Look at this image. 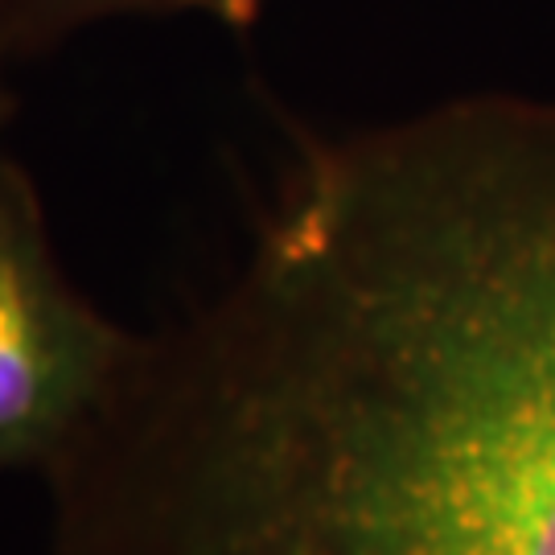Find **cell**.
Here are the masks:
<instances>
[{
	"instance_id": "4",
	"label": "cell",
	"mask_w": 555,
	"mask_h": 555,
	"mask_svg": "<svg viewBox=\"0 0 555 555\" xmlns=\"http://www.w3.org/2000/svg\"><path fill=\"white\" fill-rule=\"evenodd\" d=\"M4 66H9V62L0 59V137H4V128H9V119H13V107H17V103H13V91H9V82H4ZM0 157H4V153H0Z\"/></svg>"
},
{
	"instance_id": "1",
	"label": "cell",
	"mask_w": 555,
	"mask_h": 555,
	"mask_svg": "<svg viewBox=\"0 0 555 555\" xmlns=\"http://www.w3.org/2000/svg\"><path fill=\"white\" fill-rule=\"evenodd\" d=\"M46 486L50 555H555V100L297 132Z\"/></svg>"
},
{
	"instance_id": "2",
	"label": "cell",
	"mask_w": 555,
	"mask_h": 555,
	"mask_svg": "<svg viewBox=\"0 0 555 555\" xmlns=\"http://www.w3.org/2000/svg\"><path fill=\"white\" fill-rule=\"evenodd\" d=\"M132 337L66 276L34 181L0 157V474L59 469L116 391Z\"/></svg>"
},
{
	"instance_id": "3",
	"label": "cell",
	"mask_w": 555,
	"mask_h": 555,
	"mask_svg": "<svg viewBox=\"0 0 555 555\" xmlns=\"http://www.w3.org/2000/svg\"><path fill=\"white\" fill-rule=\"evenodd\" d=\"M268 0H0V59H34L79 29L119 17H210L227 29H251Z\"/></svg>"
}]
</instances>
